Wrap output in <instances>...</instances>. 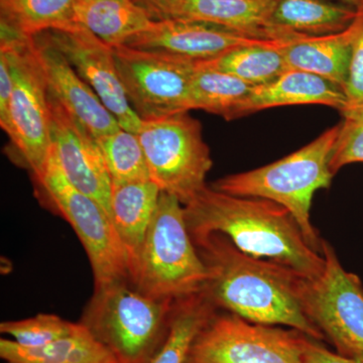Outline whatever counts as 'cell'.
<instances>
[{"instance_id": "cell-1", "label": "cell", "mask_w": 363, "mask_h": 363, "mask_svg": "<svg viewBox=\"0 0 363 363\" xmlns=\"http://www.w3.org/2000/svg\"><path fill=\"white\" fill-rule=\"evenodd\" d=\"M192 240L207 267L205 293L217 309L252 323L281 325L325 340L303 306L307 278L284 264L241 252L224 234L208 233Z\"/></svg>"}, {"instance_id": "cell-2", "label": "cell", "mask_w": 363, "mask_h": 363, "mask_svg": "<svg viewBox=\"0 0 363 363\" xmlns=\"http://www.w3.org/2000/svg\"><path fill=\"white\" fill-rule=\"evenodd\" d=\"M191 236L218 233L241 252L295 269L309 279L321 276L325 259L313 250L293 215L278 203L203 188L184 205Z\"/></svg>"}, {"instance_id": "cell-3", "label": "cell", "mask_w": 363, "mask_h": 363, "mask_svg": "<svg viewBox=\"0 0 363 363\" xmlns=\"http://www.w3.org/2000/svg\"><path fill=\"white\" fill-rule=\"evenodd\" d=\"M339 130L340 123L284 159L252 171L223 177L211 187L226 194L278 203L293 215L313 250L321 253L323 240L311 222L312 202L318 190L330 186L334 176L331 154Z\"/></svg>"}, {"instance_id": "cell-4", "label": "cell", "mask_w": 363, "mask_h": 363, "mask_svg": "<svg viewBox=\"0 0 363 363\" xmlns=\"http://www.w3.org/2000/svg\"><path fill=\"white\" fill-rule=\"evenodd\" d=\"M173 306L123 279L94 288L80 323L117 362L149 363L168 335Z\"/></svg>"}, {"instance_id": "cell-5", "label": "cell", "mask_w": 363, "mask_h": 363, "mask_svg": "<svg viewBox=\"0 0 363 363\" xmlns=\"http://www.w3.org/2000/svg\"><path fill=\"white\" fill-rule=\"evenodd\" d=\"M207 267L191 234L184 204L162 192L149 230L130 269V281L150 297L175 301L202 291Z\"/></svg>"}, {"instance_id": "cell-6", "label": "cell", "mask_w": 363, "mask_h": 363, "mask_svg": "<svg viewBox=\"0 0 363 363\" xmlns=\"http://www.w3.org/2000/svg\"><path fill=\"white\" fill-rule=\"evenodd\" d=\"M33 178L43 201L70 224L82 243L94 288L130 279L128 255L111 215L96 200L72 185L62 171L54 147L43 169L33 174Z\"/></svg>"}, {"instance_id": "cell-7", "label": "cell", "mask_w": 363, "mask_h": 363, "mask_svg": "<svg viewBox=\"0 0 363 363\" xmlns=\"http://www.w3.org/2000/svg\"><path fill=\"white\" fill-rule=\"evenodd\" d=\"M0 52L9 60L13 78L6 133L33 175L43 169L52 147L49 91L33 37L1 23Z\"/></svg>"}, {"instance_id": "cell-8", "label": "cell", "mask_w": 363, "mask_h": 363, "mask_svg": "<svg viewBox=\"0 0 363 363\" xmlns=\"http://www.w3.org/2000/svg\"><path fill=\"white\" fill-rule=\"evenodd\" d=\"M150 179L184 205L206 187L212 168L201 123L189 112L143 121L138 133Z\"/></svg>"}, {"instance_id": "cell-9", "label": "cell", "mask_w": 363, "mask_h": 363, "mask_svg": "<svg viewBox=\"0 0 363 363\" xmlns=\"http://www.w3.org/2000/svg\"><path fill=\"white\" fill-rule=\"evenodd\" d=\"M324 271L306 279L302 302L306 314L343 357L363 359V286L346 271L327 241L322 240Z\"/></svg>"}, {"instance_id": "cell-10", "label": "cell", "mask_w": 363, "mask_h": 363, "mask_svg": "<svg viewBox=\"0 0 363 363\" xmlns=\"http://www.w3.org/2000/svg\"><path fill=\"white\" fill-rule=\"evenodd\" d=\"M126 97L142 121L189 112L196 64L128 45L112 48Z\"/></svg>"}, {"instance_id": "cell-11", "label": "cell", "mask_w": 363, "mask_h": 363, "mask_svg": "<svg viewBox=\"0 0 363 363\" xmlns=\"http://www.w3.org/2000/svg\"><path fill=\"white\" fill-rule=\"evenodd\" d=\"M303 334L218 310L196 336L186 363H301Z\"/></svg>"}, {"instance_id": "cell-12", "label": "cell", "mask_w": 363, "mask_h": 363, "mask_svg": "<svg viewBox=\"0 0 363 363\" xmlns=\"http://www.w3.org/2000/svg\"><path fill=\"white\" fill-rule=\"evenodd\" d=\"M42 33L95 91L121 128L138 133L143 121L124 92L112 48L77 23Z\"/></svg>"}, {"instance_id": "cell-13", "label": "cell", "mask_w": 363, "mask_h": 363, "mask_svg": "<svg viewBox=\"0 0 363 363\" xmlns=\"http://www.w3.org/2000/svg\"><path fill=\"white\" fill-rule=\"evenodd\" d=\"M49 100L52 147L62 171L111 217L112 180L96 138L50 94Z\"/></svg>"}, {"instance_id": "cell-14", "label": "cell", "mask_w": 363, "mask_h": 363, "mask_svg": "<svg viewBox=\"0 0 363 363\" xmlns=\"http://www.w3.org/2000/svg\"><path fill=\"white\" fill-rule=\"evenodd\" d=\"M264 40L204 21L171 18L154 21L145 32L135 35L124 45L204 63L238 48L259 44Z\"/></svg>"}, {"instance_id": "cell-15", "label": "cell", "mask_w": 363, "mask_h": 363, "mask_svg": "<svg viewBox=\"0 0 363 363\" xmlns=\"http://www.w3.org/2000/svg\"><path fill=\"white\" fill-rule=\"evenodd\" d=\"M48 91L95 138L121 130L118 121L64 55L43 33L33 37Z\"/></svg>"}, {"instance_id": "cell-16", "label": "cell", "mask_w": 363, "mask_h": 363, "mask_svg": "<svg viewBox=\"0 0 363 363\" xmlns=\"http://www.w3.org/2000/svg\"><path fill=\"white\" fill-rule=\"evenodd\" d=\"M357 28V16L343 32L317 37L294 35L279 45V51L288 69L315 74L343 90Z\"/></svg>"}, {"instance_id": "cell-17", "label": "cell", "mask_w": 363, "mask_h": 363, "mask_svg": "<svg viewBox=\"0 0 363 363\" xmlns=\"http://www.w3.org/2000/svg\"><path fill=\"white\" fill-rule=\"evenodd\" d=\"M310 104L326 105L342 112L345 95L340 87L326 79L288 69L272 82L253 87L238 117L272 107Z\"/></svg>"}, {"instance_id": "cell-18", "label": "cell", "mask_w": 363, "mask_h": 363, "mask_svg": "<svg viewBox=\"0 0 363 363\" xmlns=\"http://www.w3.org/2000/svg\"><path fill=\"white\" fill-rule=\"evenodd\" d=\"M357 11L330 0H274L267 26L272 40L332 35L350 28Z\"/></svg>"}, {"instance_id": "cell-19", "label": "cell", "mask_w": 363, "mask_h": 363, "mask_svg": "<svg viewBox=\"0 0 363 363\" xmlns=\"http://www.w3.org/2000/svg\"><path fill=\"white\" fill-rule=\"evenodd\" d=\"M161 189L152 180L112 183L111 219L133 266L154 219Z\"/></svg>"}, {"instance_id": "cell-20", "label": "cell", "mask_w": 363, "mask_h": 363, "mask_svg": "<svg viewBox=\"0 0 363 363\" xmlns=\"http://www.w3.org/2000/svg\"><path fill=\"white\" fill-rule=\"evenodd\" d=\"M74 20L111 48L126 45L155 21L133 0H75Z\"/></svg>"}, {"instance_id": "cell-21", "label": "cell", "mask_w": 363, "mask_h": 363, "mask_svg": "<svg viewBox=\"0 0 363 363\" xmlns=\"http://www.w3.org/2000/svg\"><path fill=\"white\" fill-rule=\"evenodd\" d=\"M274 0H185L178 18L223 26L255 39L272 40L269 23Z\"/></svg>"}, {"instance_id": "cell-22", "label": "cell", "mask_w": 363, "mask_h": 363, "mask_svg": "<svg viewBox=\"0 0 363 363\" xmlns=\"http://www.w3.org/2000/svg\"><path fill=\"white\" fill-rule=\"evenodd\" d=\"M0 357L6 363H118L82 324L73 335L42 347H23L11 339L2 338Z\"/></svg>"}, {"instance_id": "cell-23", "label": "cell", "mask_w": 363, "mask_h": 363, "mask_svg": "<svg viewBox=\"0 0 363 363\" xmlns=\"http://www.w3.org/2000/svg\"><path fill=\"white\" fill-rule=\"evenodd\" d=\"M253 87L231 74L197 63L191 83V111L201 109L233 121L238 118L240 107Z\"/></svg>"}, {"instance_id": "cell-24", "label": "cell", "mask_w": 363, "mask_h": 363, "mask_svg": "<svg viewBox=\"0 0 363 363\" xmlns=\"http://www.w3.org/2000/svg\"><path fill=\"white\" fill-rule=\"evenodd\" d=\"M217 311L204 291L175 301L168 335L149 363H186L196 336Z\"/></svg>"}, {"instance_id": "cell-25", "label": "cell", "mask_w": 363, "mask_h": 363, "mask_svg": "<svg viewBox=\"0 0 363 363\" xmlns=\"http://www.w3.org/2000/svg\"><path fill=\"white\" fill-rule=\"evenodd\" d=\"M285 40H266L259 44L245 45L203 64L231 74L255 87L267 84L288 70L279 51V45Z\"/></svg>"}, {"instance_id": "cell-26", "label": "cell", "mask_w": 363, "mask_h": 363, "mask_svg": "<svg viewBox=\"0 0 363 363\" xmlns=\"http://www.w3.org/2000/svg\"><path fill=\"white\" fill-rule=\"evenodd\" d=\"M75 0H0L1 23L25 37L69 28Z\"/></svg>"}, {"instance_id": "cell-27", "label": "cell", "mask_w": 363, "mask_h": 363, "mask_svg": "<svg viewBox=\"0 0 363 363\" xmlns=\"http://www.w3.org/2000/svg\"><path fill=\"white\" fill-rule=\"evenodd\" d=\"M112 183L150 180L145 152L138 133L121 130L96 138Z\"/></svg>"}, {"instance_id": "cell-28", "label": "cell", "mask_w": 363, "mask_h": 363, "mask_svg": "<svg viewBox=\"0 0 363 363\" xmlns=\"http://www.w3.org/2000/svg\"><path fill=\"white\" fill-rule=\"evenodd\" d=\"M81 323H72L54 314H39L32 318L0 324V332L26 348H37L73 335Z\"/></svg>"}, {"instance_id": "cell-29", "label": "cell", "mask_w": 363, "mask_h": 363, "mask_svg": "<svg viewBox=\"0 0 363 363\" xmlns=\"http://www.w3.org/2000/svg\"><path fill=\"white\" fill-rule=\"evenodd\" d=\"M343 121L332 150L330 169L336 173L353 162H363V108L342 112Z\"/></svg>"}, {"instance_id": "cell-30", "label": "cell", "mask_w": 363, "mask_h": 363, "mask_svg": "<svg viewBox=\"0 0 363 363\" xmlns=\"http://www.w3.org/2000/svg\"><path fill=\"white\" fill-rule=\"evenodd\" d=\"M357 9L358 28L353 40L347 79L343 87L346 105L342 112L363 108V6Z\"/></svg>"}, {"instance_id": "cell-31", "label": "cell", "mask_w": 363, "mask_h": 363, "mask_svg": "<svg viewBox=\"0 0 363 363\" xmlns=\"http://www.w3.org/2000/svg\"><path fill=\"white\" fill-rule=\"evenodd\" d=\"M301 363H363V359L343 357L327 350L316 339L309 337L303 334L301 340Z\"/></svg>"}, {"instance_id": "cell-32", "label": "cell", "mask_w": 363, "mask_h": 363, "mask_svg": "<svg viewBox=\"0 0 363 363\" xmlns=\"http://www.w3.org/2000/svg\"><path fill=\"white\" fill-rule=\"evenodd\" d=\"M13 89V78L9 60L4 52H0V125L4 131L9 125Z\"/></svg>"}, {"instance_id": "cell-33", "label": "cell", "mask_w": 363, "mask_h": 363, "mask_svg": "<svg viewBox=\"0 0 363 363\" xmlns=\"http://www.w3.org/2000/svg\"><path fill=\"white\" fill-rule=\"evenodd\" d=\"M150 14L152 21L178 18L185 0H133Z\"/></svg>"}, {"instance_id": "cell-34", "label": "cell", "mask_w": 363, "mask_h": 363, "mask_svg": "<svg viewBox=\"0 0 363 363\" xmlns=\"http://www.w3.org/2000/svg\"><path fill=\"white\" fill-rule=\"evenodd\" d=\"M340 1L344 2L347 6L354 7V9H359V7L363 6V0H340Z\"/></svg>"}]
</instances>
